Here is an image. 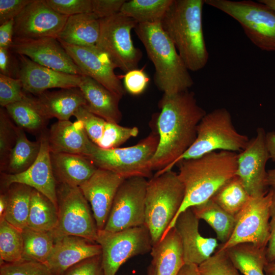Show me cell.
<instances>
[{"label":"cell","mask_w":275,"mask_h":275,"mask_svg":"<svg viewBox=\"0 0 275 275\" xmlns=\"http://www.w3.org/2000/svg\"><path fill=\"white\" fill-rule=\"evenodd\" d=\"M63 275H103L101 254L75 264L67 269Z\"/></svg>","instance_id":"cell-46"},{"label":"cell","mask_w":275,"mask_h":275,"mask_svg":"<svg viewBox=\"0 0 275 275\" xmlns=\"http://www.w3.org/2000/svg\"><path fill=\"white\" fill-rule=\"evenodd\" d=\"M125 179L98 168L79 187L90 204L98 230L104 228L116 193Z\"/></svg>","instance_id":"cell-19"},{"label":"cell","mask_w":275,"mask_h":275,"mask_svg":"<svg viewBox=\"0 0 275 275\" xmlns=\"http://www.w3.org/2000/svg\"><path fill=\"white\" fill-rule=\"evenodd\" d=\"M271 193L251 197L235 216L233 232L229 240L218 248L226 250L242 243H252L259 248H266L270 235L269 219Z\"/></svg>","instance_id":"cell-12"},{"label":"cell","mask_w":275,"mask_h":275,"mask_svg":"<svg viewBox=\"0 0 275 275\" xmlns=\"http://www.w3.org/2000/svg\"><path fill=\"white\" fill-rule=\"evenodd\" d=\"M201 275H241L225 250H217L198 266Z\"/></svg>","instance_id":"cell-40"},{"label":"cell","mask_w":275,"mask_h":275,"mask_svg":"<svg viewBox=\"0 0 275 275\" xmlns=\"http://www.w3.org/2000/svg\"><path fill=\"white\" fill-rule=\"evenodd\" d=\"M23 250L22 260L45 263L53 246L52 231H37L26 227L22 230Z\"/></svg>","instance_id":"cell-36"},{"label":"cell","mask_w":275,"mask_h":275,"mask_svg":"<svg viewBox=\"0 0 275 275\" xmlns=\"http://www.w3.org/2000/svg\"><path fill=\"white\" fill-rule=\"evenodd\" d=\"M78 88L86 101L85 106L90 112L108 122H120L122 115L119 103L121 97L86 75L81 76Z\"/></svg>","instance_id":"cell-24"},{"label":"cell","mask_w":275,"mask_h":275,"mask_svg":"<svg viewBox=\"0 0 275 275\" xmlns=\"http://www.w3.org/2000/svg\"><path fill=\"white\" fill-rule=\"evenodd\" d=\"M20 63L18 78L23 91L38 95L52 88L78 87L82 75L58 71L39 65L28 57L18 55Z\"/></svg>","instance_id":"cell-20"},{"label":"cell","mask_w":275,"mask_h":275,"mask_svg":"<svg viewBox=\"0 0 275 275\" xmlns=\"http://www.w3.org/2000/svg\"><path fill=\"white\" fill-rule=\"evenodd\" d=\"M14 20L0 25V48H10L14 38Z\"/></svg>","instance_id":"cell-52"},{"label":"cell","mask_w":275,"mask_h":275,"mask_svg":"<svg viewBox=\"0 0 275 275\" xmlns=\"http://www.w3.org/2000/svg\"><path fill=\"white\" fill-rule=\"evenodd\" d=\"M51 153H65L87 156L94 144L89 138L81 122L58 121L47 131Z\"/></svg>","instance_id":"cell-23"},{"label":"cell","mask_w":275,"mask_h":275,"mask_svg":"<svg viewBox=\"0 0 275 275\" xmlns=\"http://www.w3.org/2000/svg\"><path fill=\"white\" fill-rule=\"evenodd\" d=\"M159 142L158 133H151L138 144L127 147L103 149L93 145L86 156L99 169L113 172L124 179L150 177L151 160Z\"/></svg>","instance_id":"cell-7"},{"label":"cell","mask_w":275,"mask_h":275,"mask_svg":"<svg viewBox=\"0 0 275 275\" xmlns=\"http://www.w3.org/2000/svg\"><path fill=\"white\" fill-rule=\"evenodd\" d=\"M199 221L191 208H189L178 215L174 225L180 238L185 264L199 266L218 246L216 239L201 235Z\"/></svg>","instance_id":"cell-21"},{"label":"cell","mask_w":275,"mask_h":275,"mask_svg":"<svg viewBox=\"0 0 275 275\" xmlns=\"http://www.w3.org/2000/svg\"><path fill=\"white\" fill-rule=\"evenodd\" d=\"M204 0H173L160 24L189 71L204 68L209 60L202 25Z\"/></svg>","instance_id":"cell-3"},{"label":"cell","mask_w":275,"mask_h":275,"mask_svg":"<svg viewBox=\"0 0 275 275\" xmlns=\"http://www.w3.org/2000/svg\"><path fill=\"white\" fill-rule=\"evenodd\" d=\"M266 183L268 187H275V169L267 171Z\"/></svg>","instance_id":"cell-56"},{"label":"cell","mask_w":275,"mask_h":275,"mask_svg":"<svg viewBox=\"0 0 275 275\" xmlns=\"http://www.w3.org/2000/svg\"><path fill=\"white\" fill-rule=\"evenodd\" d=\"M50 160L57 183L72 186L79 187L98 169L81 155L50 152Z\"/></svg>","instance_id":"cell-25"},{"label":"cell","mask_w":275,"mask_h":275,"mask_svg":"<svg viewBox=\"0 0 275 275\" xmlns=\"http://www.w3.org/2000/svg\"><path fill=\"white\" fill-rule=\"evenodd\" d=\"M47 131L38 137L40 149L33 164L18 174L1 173V186L3 191H5L14 183L26 185L45 195L58 207L57 183L51 163Z\"/></svg>","instance_id":"cell-15"},{"label":"cell","mask_w":275,"mask_h":275,"mask_svg":"<svg viewBox=\"0 0 275 275\" xmlns=\"http://www.w3.org/2000/svg\"><path fill=\"white\" fill-rule=\"evenodd\" d=\"M10 48H0V74L18 78L20 63Z\"/></svg>","instance_id":"cell-48"},{"label":"cell","mask_w":275,"mask_h":275,"mask_svg":"<svg viewBox=\"0 0 275 275\" xmlns=\"http://www.w3.org/2000/svg\"><path fill=\"white\" fill-rule=\"evenodd\" d=\"M265 275H275V262H268L264 269Z\"/></svg>","instance_id":"cell-57"},{"label":"cell","mask_w":275,"mask_h":275,"mask_svg":"<svg viewBox=\"0 0 275 275\" xmlns=\"http://www.w3.org/2000/svg\"><path fill=\"white\" fill-rule=\"evenodd\" d=\"M69 16L59 14L45 0H32L14 19V38H58Z\"/></svg>","instance_id":"cell-18"},{"label":"cell","mask_w":275,"mask_h":275,"mask_svg":"<svg viewBox=\"0 0 275 275\" xmlns=\"http://www.w3.org/2000/svg\"><path fill=\"white\" fill-rule=\"evenodd\" d=\"M157 119L158 145L151 160L152 170H161L179 158L193 144L197 128L206 114L195 93L187 90L173 95H163Z\"/></svg>","instance_id":"cell-1"},{"label":"cell","mask_w":275,"mask_h":275,"mask_svg":"<svg viewBox=\"0 0 275 275\" xmlns=\"http://www.w3.org/2000/svg\"><path fill=\"white\" fill-rule=\"evenodd\" d=\"M271 195L270 206V235L266 246V258L268 262H275V187L269 189Z\"/></svg>","instance_id":"cell-51"},{"label":"cell","mask_w":275,"mask_h":275,"mask_svg":"<svg viewBox=\"0 0 275 275\" xmlns=\"http://www.w3.org/2000/svg\"><path fill=\"white\" fill-rule=\"evenodd\" d=\"M147 183L143 177L124 180L116 193L103 229L118 232L145 225Z\"/></svg>","instance_id":"cell-13"},{"label":"cell","mask_w":275,"mask_h":275,"mask_svg":"<svg viewBox=\"0 0 275 275\" xmlns=\"http://www.w3.org/2000/svg\"><path fill=\"white\" fill-rule=\"evenodd\" d=\"M173 0L125 1L120 12L138 23H160Z\"/></svg>","instance_id":"cell-35"},{"label":"cell","mask_w":275,"mask_h":275,"mask_svg":"<svg viewBox=\"0 0 275 275\" xmlns=\"http://www.w3.org/2000/svg\"><path fill=\"white\" fill-rule=\"evenodd\" d=\"M45 2L57 13L67 16L92 13L91 0H45Z\"/></svg>","instance_id":"cell-45"},{"label":"cell","mask_w":275,"mask_h":275,"mask_svg":"<svg viewBox=\"0 0 275 275\" xmlns=\"http://www.w3.org/2000/svg\"><path fill=\"white\" fill-rule=\"evenodd\" d=\"M101 252V247L96 242L77 236H65L55 239L44 264L54 275H63L72 266Z\"/></svg>","instance_id":"cell-22"},{"label":"cell","mask_w":275,"mask_h":275,"mask_svg":"<svg viewBox=\"0 0 275 275\" xmlns=\"http://www.w3.org/2000/svg\"><path fill=\"white\" fill-rule=\"evenodd\" d=\"M266 134L263 128H258L256 136L250 140L246 147L237 155L236 176L252 197L263 196L269 190L265 167L270 156Z\"/></svg>","instance_id":"cell-14"},{"label":"cell","mask_w":275,"mask_h":275,"mask_svg":"<svg viewBox=\"0 0 275 275\" xmlns=\"http://www.w3.org/2000/svg\"><path fill=\"white\" fill-rule=\"evenodd\" d=\"M33 189L24 184L14 183L6 190L8 202L3 218L21 231L27 227Z\"/></svg>","instance_id":"cell-33"},{"label":"cell","mask_w":275,"mask_h":275,"mask_svg":"<svg viewBox=\"0 0 275 275\" xmlns=\"http://www.w3.org/2000/svg\"><path fill=\"white\" fill-rule=\"evenodd\" d=\"M266 143L270 159L275 161V131L268 132L266 134Z\"/></svg>","instance_id":"cell-53"},{"label":"cell","mask_w":275,"mask_h":275,"mask_svg":"<svg viewBox=\"0 0 275 275\" xmlns=\"http://www.w3.org/2000/svg\"><path fill=\"white\" fill-rule=\"evenodd\" d=\"M237 155L232 151H214L178 163V175L184 187V198L164 234L173 228L181 212L211 199L223 185L236 176Z\"/></svg>","instance_id":"cell-2"},{"label":"cell","mask_w":275,"mask_h":275,"mask_svg":"<svg viewBox=\"0 0 275 275\" xmlns=\"http://www.w3.org/2000/svg\"><path fill=\"white\" fill-rule=\"evenodd\" d=\"M11 50L53 70L74 75L82 73L57 38H14Z\"/></svg>","instance_id":"cell-16"},{"label":"cell","mask_w":275,"mask_h":275,"mask_svg":"<svg viewBox=\"0 0 275 275\" xmlns=\"http://www.w3.org/2000/svg\"><path fill=\"white\" fill-rule=\"evenodd\" d=\"M149 79L141 69H135L126 73L124 78L125 90L132 95L142 93L146 88Z\"/></svg>","instance_id":"cell-47"},{"label":"cell","mask_w":275,"mask_h":275,"mask_svg":"<svg viewBox=\"0 0 275 275\" xmlns=\"http://www.w3.org/2000/svg\"><path fill=\"white\" fill-rule=\"evenodd\" d=\"M5 108L0 109V170H7L11 152L17 139V126L13 123Z\"/></svg>","instance_id":"cell-39"},{"label":"cell","mask_w":275,"mask_h":275,"mask_svg":"<svg viewBox=\"0 0 275 275\" xmlns=\"http://www.w3.org/2000/svg\"><path fill=\"white\" fill-rule=\"evenodd\" d=\"M178 275H201V274L198 265L185 264Z\"/></svg>","instance_id":"cell-54"},{"label":"cell","mask_w":275,"mask_h":275,"mask_svg":"<svg viewBox=\"0 0 275 275\" xmlns=\"http://www.w3.org/2000/svg\"><path fill=\"white\" fill-rule=\"evenodd\" d=\"M23 239L22 231L4 218L0 219V257L6 263L22 261Z\"/></svg>","instance_id":"cell-38"},{"label":"cell","mask_w":275,"mask_h":275,"mask_svg":"<svg viewBox=\"0 0 275 275\" xmlns=\"http://www.w3.org/2000/svg\"><path fill=\"white\" fill-rule=\"evenodd\" d=\"M147 275H156L155 270L152 265L149 266Z\"/></svg>","instance_id":"cell-59"},{"label":"cell","mask_w":275,"mask_h":275,"mask_svg":"<svg viewBox=\"0 0 275 275\" xmlns=\"http://www.w3.org/2000/svg\"><path fill=\"white\" fill-rule=\"evenodd\" d=\"M40 149V141L29 140L24 130L17 127V139L9 158L5 173L16 174L30 168L36 160Z\"/></svg>","instance_id":"cell-34"},{"label":"cell","mask_w":275,"mask_h":275,"mask_svg":"<svg viewBox=\"0 0 275 275\" xmlns=\"http://www.w3.org/2000/svg\"><path fill=\"white\" fill-rule=\"evenodd\" d=\"M100 30L99 19L92 13L76 14L68 17L57 39L71 45L95 46Z\"/></svg>","instance_id":"cell-28"},{"label":"cell","mask_w":275,"mask_h":275,"mask_svg":"<svg viewBox=\"0 0 275 275\" xmlns=\"http://www.w3.org/2000/svg\"><path fill=\"white\" fill-rule=\"evenodd\" d=\"M184 187L172 170L148 181L145 198V225L152 245L158 242L177 214L184 200Z\"/></svg>","instance_id":"cell-6"},{"label":"cell","mask_w":275,"mask_h":275,"mask_svg":"<svg viewBox=\"0 0 275 275\" xmlns=\"http://www.w3.org/2000/svg\"><path fill=\"white\" fill-rule=\"evenodd\" d=\"M32 0H0V25L14 19Z\"/></svg>","instance_id":"cell-49"},{"label":"cell","mask_w":275,"mask_h":275,"mask_svg":"<svg viewBox=\"0 0 275 275\" xmlns=\"http://www.w3.org/2000/svg\"><path fill=\"white\" fill-rule=\"evenodd\" d=\"M58 222V209L47 197L33 189L27 227L41 231H52Z\"/></svg>","instance_id":"cell-32"},{"label":"cell","mask_w":275,"mask_h":275,"mask_svg":"<svg viewBox=\"0 0 275 275\" xmlns=\"http://www.w3.org/2000/svg\"><path fill=\"white\" fill-rule=\"evenodd\" d=\"M258 1L275 10V0H258Z\"/></svg>","instance_id":"cell-58"},{"label":"cell","mask_w":275,"mask_h":275,"mask_svg":"<svg viewBox=\"0 0 275 275\" xmlns=\"http://www.w3.org/2000/svg\"><path fill=\"white\" fill-rule=\"evenodd\" d=\"M45 116L58 121L69 120L77 109L86 104L84 96L78 87L62 89L59 91H46L36 97Z\"/></svg>","instance_id":"cell-27"},{"label":"cell","mask_w":275,"mask_h":275,"mask_svg":"<svg viewBox=\"0 0 275 275\" xmlns=\"http://www.w3.org/2000/svg\"><path fill=\"white\" fill-rule=\"evenodd\" d=\"M96 242L101 247L103 275H115L128 259L150 252L152 246L145 225L118 232L98 230Z\"/></svg>","instance_id":"cell-11"},{"label":"cell","mask_w":275,"mask_h":275,"mask_svg":"<svg viewBox=\"0 0 275 275\" xmlns=\"http://www.w3.org/2000/svg\"><path fill=\"white\" fill-rule=\"evenodd\" d=\"M204 1L235 20L256 47L263 51L275 52L274 10L258 1Z\"/></svg>","instance_id":"cell-8"},{"label":"cell","mask_w":275,"mask_h":275,"mask_svg":"<svg viewBox=\"0 0 275 275\" xmlns=\"http://www.w3.org/2000/svg\"><path fill=\"white\" fill-rule=\"evenodd\" d=\"M99 22L100 35L96 47L123 72L137 69L143 53L134 46L131 37V31L137 22L121 12L99 19Z\"/></svg>","instance_id":"cell-9"},{"label":"cell","mask_w":275,"mask_h":275,"mask_svg":"<svg viewBox=\"0 0 275 275\" xmlns=\"http://www.w3.org/2000/svg\"><path fill=\"white\" fill-rule=\"evenodd\" d=\"M26 94L19 78L0 74V105L2 107L21 100Z\"/></svg>","instance_id":"cell-44"},{"label":"cell","mask_w":275,"mask_h":275,"mask_svg":"<svg viewBox=\"0 0 275 275\" xmlns=\"http://www.w3.org/2000/svg\"><path fill=\"white\" fill-rule=\"evenodd\" d=\"M11 119L19 128L40 136L46 129L49 119L40 108L36 98L27 93L20 101L5 107Z\"/></svg>","instance_id":"cell-29"},{"label":"cell","mask_w":275,"mask_h":275,"mask_svg":"<svg viewBox=\"0 0 275 275\" xmlns=\"http://www.w3.org/2000/svg\"><path fill=\"white\" fill-rule=\"evenodd\" d=\"M249 141L248 136L235 129L228 109L224 107L215 109L206 113L200 121L197 136L191 146L174 162L155 175L171 170L182 160L198 158L216 150L241 152Z\"/></svg>","instance_id":"cell-5"},{"label":"cell","mask_w":275,"mask_h":275,"mask_svg":"<svg viewBox=\"0 0 275 275\" xmlns=\"http://www.w3.org/2000/svg\"><path fill=\"white\" fill-rule=\"evenodd\" d=\"M134 30L154 66L157 88L167 96L189 90L194 84L189 70L160 23H138Z\"/></svg>","instance_id":"cell-4"},{"label":"cell","mask_w":275,"mask_h":275,"mask_svg":"<svg viewBox=\"0 0 275 275\" xmlns=\"http://www.w3.org/2000/svg\"><path fill=\"white\" fill-rule=\"evenodd\" d=\"M251 197L239 178L235 176L217 191L212 199L226 211L236 216Z\"/></svg>","instance_id":"cell-37"},{"label":"cell","mask_w":275,"mask_h":275,"mask_svg":"<svg viewBox=\"0 0 275 275\" xmlns=\"http://www.w3.org/2000/svg\"><path fill=\"white\" fill-rule=\"evenodd\" d=\"M58 222L54 239L74 235L96 242L98 229L88 201L79 187L57 183Z\"/></svg>","instance_id":"cell-10"},{"label":"cell","mask_w":275,"mask_h":275,"mask_svg":"<svg viewBox=\"0 0 275 275\" xmlns=\"http://www.w3.org/2000/svg\"><path fill=\"white\" fill-rule=\"evenodd\" d=\"M0 275H54L44 263L22 260L1 264Z\"/></svg>","instance_id":"cell-43"},{"label":"cell","mask_w":275,"mask_h":275,"mask_svg":"<svg viewBox=\"0 0 275 275\" xmlns=\"http://www.w3.org/2000/svg\"><path fill=\"white\" fill-rule=\"evenodd\" d=\"M191 209L198 218L204 220L214 230L222 244L229 240L234 228L235 216L224 210L212 198Z\"/></svg>","instance_id":"cell-31"},{"label":"cell","mask_w":275,"mask_h":275,"mask_svg":"<svg viewBox=\"0 0 275 275\" xmlns=\"http://www.w3.org/2000/svg\"><path fill=\"white\" fill-rule=\"evenodd\" d=\"M225 251L234 266L243 275H265L264 269L268 263L266 248L242 243Z\"/></svg>","instance_id":"cell-30"},{"label":"cell","mask_w":275,"mask_h":275,"mask_svg":"<svg viewBox=\"0 0 275 275\" xmlns=\"http://www.w3.org/2000/svg\"><path fill=\"white\" fill-rule=\"evenodd\" d=\"M8 195L7 191H3L0 195V219L3 218L7 207Z\"/></svg>","instance_id":"cell-55"},{"label":"cell","mask_w":275,"mask_h":275,"mask_svg":"<svg viewBox=\"0 0 275 275\" xmlns=\"http://www.w3.org/2000/svg\"><path fill=\"white\" fill-rule=\"evenodd\" d=\"M59 41L80 70L82 75L93 78L121 98L124 95L125 89L114 72L117 67L105 53L96 45L77 46Z\"/></svg>","instance_id":"cell-17"},{"label":"cell","mask_w":275,"mask_h":275,"mask_svg":"<svg viewBox=\"0 0 275 275\" xmlns=\"http://www.w3.org/2000/svg\"><path fill=\"white\" fill-rule=\"evenodd\" d=\"M150 254L156 275H178L185 262L180 238L174 227L152 245Z\"/></svg>","instance_id":"cell-26"},{"label":"cell","mask_w":275,"mask_h":275,"mask_svg":"<svg viewBox=\"0 0 275 275\" xmlns=\"http://www.w3.org/2000/svg\"><path fill=\"white\" fill-rule=\"evenodd\" d=\"M139 133L136 127H127L117 123L106 121L102 138L98 145L103 149L118 148L132 137Z\"/></svg>","instance_id":"cell-41"},{"label":"cell","mask_w":275,"mask_h":275,"mask_svg":"<svg viewBox=\"0 0 275 275\" xmlns=\"http://www.w3.org/2000/svg\"><path fill=\"white\" fill-rule=\"evenodd\" d=\"M125 0H91L92 13L99 19L109 17L120 11Z\"/></svg>","instance_id":"cell-50"},{"label":"cell","mask_w":275,"mask_h":275,"mask_svg":"<svg viewBox=\"0 0 275 275\" xmlns=\"http://www.w3.org/2000/svg\"><path fill=\"white\" fill-rule=\"evenodd\" d=\"M73 116L82 122L89 138L98 146L103 136L106 121L90 112L85 106L79 107Z\"/></svg>","instance_id":"cell-42"}]
</instances>
